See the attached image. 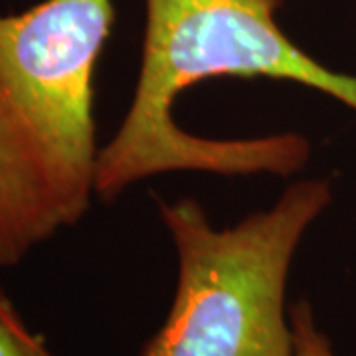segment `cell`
Here are the masks:
<instances>
[{
  "label": "cell",
  "instance_id": "cell-3",
  "mask_svg": "<svg viewBox=\"0 0 356 356\" xmlns=\"http://www.w3.org/2000/svg\"><path fill=\"white\" fill-rule=\"evenodd\" d=\"M331 202V178L297 180L229 228H216L192 198L159 202L177 252V287L140 356H293L289 271Z\"/></svg>",
  "mask_w": 356,
  "mask_h": 356
},
{
  "label": "cell",
  "instance_id": "cell-5",
  "mask_svg": "<svg viewBox=\"0 0 356 356\" xmlns=\"http://www.w3.org/2000/svg\"><path fill=\"white\" fill-rule=\"evenodd\" d=\"M293 327V356H337L331 339L318 329L309 301L299 299L289 307Z\"/></svg>",
  "mask_w": 356,
  "mask_h": 356
},
{
  "label": "cell",
  "instance_id": "cell-2",
  "mask_svg": "<svg viewBox=\"0 0 356 356\" xmlns=\"http://www.w3.org/2000/svg\"><path fill=\"white\" fill-rule=\"evenodd\" d=\"M113 0L0 14V267L76 226L95 196L93 79Z\"/></svg>",
  "mask_w": 356,
  "mask_h": 356
},
{
  "label": "cell",
  "instance_id": "cell-1",
  "mask_svg": "<svg viewBox=\"0 0 356 356\" xmlns=\"http://www.w3.org/2000/svg\"><path fill=\"white\" fill-rule=\"evenodd\" d=\"M285 0H145L137 88L127 115L97 161L95 196L113 202L140 180L166 172L293 177L311 143L301 133L212 139L182 129L184 89L222 76L271 77L321 91L356 111V76L329 70L277 24Z\"/></svg>",
  "mask_w": 356,
  "mask_h": 356
},
{
  "label": "cell",
  "instance_id": "cell-4",
  "mask_svg": "<svg viewBox=\"0 0 356 356\" xmlns=\"http://www.w3.org/2000/svg\"><path fill=\"white\" fill-rule=\"evenodd\" d=\"M0 356H54L44 337L28 329L4 291H0Z\"/></svg>",
  "mask_w": 356,
  "mask_h": 356
}]
</instances>
